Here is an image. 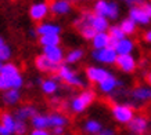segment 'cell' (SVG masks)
<instances>
[{"label": "cell", "mask_w": 151, "mask_h": 135, "mask_svg": "<svg viewBox=\"0 0 151 135\" xmlns=\"http://www.w3.org/2000/svg\"><path fill=\"white\" fill-rule=\"evenodd\" d=\"M0 75L4 76L10 88H21L24 86V79L21 76V73H19L18 68L15 66L14 63H3Z\"/></svg>", "instance_id": "6da1fadb"}, {"label": "cell", "mask_w": 151, "mask_h": 135, "mask_svg": "<svg viewBox=\"0 0 151 135\" xmlns=\"http://www.w3.org/2000/svg\"><path fill=\"white\" fill-rule=\"evenodd\" d=\"M94 98H96L94 91H92V90L82 91L81 94H78L76 97H73V99L71 101V110H72L73 113L85 112V110L93 104Z\"/></svg>", "instance_id": "7a4b0ae2"}, {"label": "cell", "mask_w": 151, "mask_h": 135, "mask_svg": "<svg viewBox=\"0 0 151 135\" xmlns=\"http://www.w3.org/2000/svg\"><path fill=\"white\" fill-rule=\"evenodd\" d=\"M57 76L60 80L64 81L69 87H78V88L85 87V81L82 80V77L67 65H60L58 70H57Z\"/></svg>", "instance_id": "3957f363"}, {"label": "cell", "mask_w": 151, "mask_h": 135, "mask_svg": "<svg viewBox=\"0 0 151 135\" xmlns=\"http://www.w3.org/2000/svg\"><path fill=\"white\" fill-rule=\"evenodd\" d=\"M94 13L100 14L108 19H116L119 17V7L114 1L97 0L96 4H94Z\"/></svg>", "instance_id": "277c9868"}, {"label": "cell", "mask_w": 151, "mask_h": 135, "mask_svg": "<svg viewBox=\"0 0 151 135\" xmlns=\"http://www.w3.org/2000/svg\"><path fill=\"white\" fill-rule=\"evenodd\" d=\"M111 112H112L114 119L121 124H129L134 117L133 108L126 104H115L111 109Z\"/></svg>", "instance_id": "5b68a950"}, {"label": "cell", "mask_w": 151, "mask_h": 135, "mask_svg": "<svg viewBox=\"0 0 151 135\" xmlns=\"http://www.w3.org/2000/svg\"><path fill=\"white\" fill-rule=\"evenodd\" d=\"M93 58L96 59L97 62L104 63V65H112L116 62L118 58V53L112 45L104 47V48H97L93 51Z\"/></svg>", "instance_id": "8992f818"}, {"label": "cell", "mask_w": 151, "mask_h": 135, "mask_svg": "<svg viewBox=\"0 0 151 135\" xmlns=\"http://www.w3.org/2000/svg\"><path fill=\"white\" fill-rule=\"evenodd\" d=\"M129 17L137 23V25H147L151 21V15L146 11V9L143 6H132L129 10Z\"/></svg>", "instance_id": "52a82bcc"}, {"label": "cell", "mask_w": 151, "mask_h": 135, "mask_svg": "<svg viewBox=\"0 0 151 135\" xmlns=\"http://www.w3.org/2000/svg\"><path fill=\"white\" fill-rule=\"evenodd\" d=\"M50 13V4H47L45 1H40V3H35V4L31 6L29 9V17L35 21V22H40L46 18Z\"/></svg>", "instance_id": "ba28073f"}, {"label": "cell", "mask_w": 151, "mask_h": 135, "mask_svg": "<svg viewBox=\"0 0 151 135\" xmlns=\"http://www.w3.org/2000/svg\"><path fill=\"white\" fill-rule=\"evenodd\" d=\"M115 65L125 73H132L136 68H137V62L132 54H121L116 58Z\"/></svg>", "instance_id": "9c48e42d"}, {"label": "cell", "mask_w": 151, "mask_h": 135, "mask_svg": "<svg viewBox=\"0 0 151 135\" xmlns=\"http://www.w3.org/2000/svg\"><path fill=\"white\" fill-rule=\"evenodd\" d=\"M130 97L136 104H146L151 101V86H139L133 88Z\"/></svg>", "instance_id": "30bf717a"}, {"label": "cell", "mask_w": 151, "mask_h": 135, "mask_svg": "<svg viewBox=\"0 0 151 135\" xmlns=\"http://www.w3.org/2000/svg\"><path fill=\"white\" fill-rule=\"evenodd\" d=\"M35 65H36L37 70H40V72H45V73H53V72H57L58 70V68L61 63H54L53 61H50V59L47 58L45 54L39 55V57H36V59H35Z\"/></svg>", "instance_id": "8fae6325"}, {"label": "cell", "mask_w": 151, "mask_h": 135, "mask_svg": "<svg viewBox=\"0 0 151 135\" xmlns=\"http://www.w3.org/2000/svg\"><path fill=\"white\" fill-rule=\"evenodd\" d=\"M108 75H110V72H108L107 69H104V68L89 66L86 69V79L90 81V83H94V84L101 83Z\"/></svg>", "instance_id": "7c38bea8"}, {"label": "cell", "mask_w": 151, "mask_h": 135, "mask_svg": "<svg viewBox=\"0 0 151 135\" xmlns=\"http://www.w3.org/2000/svg\"><path fill=\"white\" fill-rule=\"evenodd\" d=\"M128 126H129V130L132 131L133 134L143 135L148 130V120L144 116H134Z\"/></svg>", "instance_id": "4fadbf2b"}, {"label": "cell", "mask_w": 151, "mask_h": 135, "mask_svg": "<svg viewBox=\"0 0 151 135\" xmlns=\"http://www.w3.org/2000/svg\"><path fill=\"white\" fill-rule=\"evenodd\" d=\"M43 54L46 55L50 61H53L54 63H58V65L63 62V59H65L64 51L60 45H46V47H43Z\"/></svg>", "instance_id": "5bb4252c"}, {"label": "cell", "mask_w": 151, "mask_h": 135, "mask_svg": "<svg viewBox=\"0 0 151 135\" xmlns=\"http://www.w3.org/2000/svg\"><path fill=\"white\" fill-rule=\"evenodd\" d=\"M118 86H121V81H119L114 75H111V73L105 77L101 83H99V88H100V91L101 92H104V94H110V92H112Z\"/></svg>", "instance_id": "9a60e30c"}, {"label": "cell", "mask_w": 151, "mask_h": 135, "mask_svg": "<svg viewBox=\"0 0 151 135\" xmlns=\"http://www.w3.org/2000/svg\"><path fill=\"white\" fill-rule=\"evenodd\" d=\"M50 11L54 15H65L71 11V3L68 0H53L50 3Z\"/></svg>", "instance_id": "2e32d148"}, {"label": "cell", "mask_w": 151, "mask_h": 135, "mask_svg": "<svg viewBox=\"0 0 151 135\" xmlns=\"http://www.w3.org/2000/svg\"><path fill=\"white\" fill-rule=\"evenodd\" d=\"M114 48L116 50V53L118 55L121 54H132L133 50H134V41L132 39H128V37L125 36L124 39H121L115 43Z\"/></svg>", "instance_id": "e0dca14e"}, {"label": "cell", "mask_w": 151, "mask_h": 135, "mask_svg": "<svg viewBox=\"0 0 151 135\" xmlns=\"http://www.w3.org/2000/svg\"><path fill=\"white\" fill-rule=\"evenodd\" d=\"M92 44L94 47V50L97 48H104V47H108L111 45V36L110 33L105 32H97L96 36L92 39Z\"/></svg>", "instance_id": "ac0fdd59"}, {"label": "cell", "mask_w": 151, "mask_h": 135, "mask_svg": "<svg viewBox=\"0 0 151 135\" xmlns=\"http://www.w3.org/2000/svg\"><path fill=\"white\" fill-rule=\"evenodd\" d=\"M75 25H76V28L79 29V32H81V35H82V37H85L86 40H92L93 37L96 36L97 31L94 29V28L90 25V23L87 22H81V21H75Z\"/></svg>", "instance_id": "d6986e66"}, {"label": "cell", "mask_w": 151, "mask_h": 135, "mask_svg": "<svg viewBox=\"0 0 151 135\" xmlns=\"http://www.w3.org/2000/svg\"><path fill=\"white\" fill-rule=\"evenodd\" d=\"M36 32L39 36H43V35H60L61 28L53 22H43L36 28Z\"/></svg>", "instance_id": "ffe728a7"}, {"label": "cell", "mask_w": 151, "mask_h": 135, "mask_svg": "<svg viewBox=\"0 0 151 135\" xmlns=\"http://www.w3.org/2000/svg\"><path fill=\"white\" fill-rule=\"evenodd\" d=\"M36 108L32 105H24L15 112V119L18 120H28V119H32L36 114Z\"/></svg>", "instance_id": "44dd1931"}, {"label": "cell", "mask_w": 151, "mask_h": 135, "mask_svg": "<svg viewBox=\"0 0 151 135\" xmlns=\"http://www.w3.org/2000/svg\"><path fill=\"white\" fill-rule=\"evenodd\" d=\"M19 99H21L19 88H9V90H6L4 94H3V102H4L6 105L18 104Z\"/></svg>", "instance_id": "7402d4cb"}, {"label": "cell", "mask_w": 151, "mask_h": 135, "mask_svg": "<svg viewBox=\"0 0 151 135\" xmlns=\"http://www.w3.org/2000/svg\"><path fill=\"white\" fill-rule=\"evenodd\" d=\"M31 123H32L33 128H50V119L49 116H45V114H35V116L31 119Z\"/></svg>", "instance_id": "603a6c76"}, {"label": "cell", "mask_w": 151, "mask_h": 135, "mask_svg": "<svg viewBox=\"0 0 151 135\" xmlns=\"http://www.w3.org/2000/svg\"><path fill=\"white\" fill-rule=\"evenodd\" d=\"M42 86V91L47 95H53L58 91V83L55 79H47V80H43L40 83Z\"/></svg>", "instance_id": "cb8c5ba5"}, {"label": "cell", "mask_w": 151, "mask_h": 135, "mask_svg": "<svg viewBox=\"0 0 151 135\" xmlns=\"http://www.w3.org/2000/svg\"><path fill=\"white\" fill-rule=\"evenodd\" d=\"M39 43L43 47H46V45H60L61 37H60V35H43V36H39Z\"/></svg>", "instance_id": "d4e9b609"}, {"label": "cell", "mask_w": 151, "mask_h": 135, "mask_svg": "<svg viewBox=\"0 0 151 135\" xmlns=\"http://www.w3.org/2000/svg\"><path fill=\"white\" fill-rule=\"evenodd\" d=\"M108 33H110V36H111V45H112V47H114L115 43L118 40H121V39H124V37L126 36L125 32L122 31V28L116 26V25L108 28Z\"/></svg>", "instance_id": "484cf974"}, {"label": "cell", "mask_w": 151, "mask_h": 135, "mask_svg": "<svg viewBox=\"0 0 151 135\" xmlns=\"http://www.w3.org/2000/svg\"><path fill=\"white\" fill-rule=\"evenodd\" d=\"M15 122H17L15 116L10 114V113H3V114H0V124L4 126L6 128H9L13 134H14V128H15Z\"/></svg>", "instance_id": "4316f807"}, {"label": "cell", "mask_w": 151, "mask_h": 135, "mask_svg": "<svg viewBox=\"0 0 151 135\" xmlns=\"http://www.w3.org/2000/svg\"><path fill=\"white\" fill-rule=\"evenodd\" d=\"M82 58H83V50L73 48V50H71V51H69L68 54L65 55V62L69 63V65H73V63L79 62Z\"/></svg>", "instance_id": "83f0119b"}, {"label": "cell", "mask_w": 151, "mask_h": 135, "mask_svg": "<svg viewBox=\"0 0 151 135\" xmlns=\"http://www.w3.org/2000/svg\"><path fill=\"white\" fill-rule=\"evenodd\" d=\"M119 26L122 28V31L125 32V35H133L134 32H136V26H137V23L134 22L130 17L129 18H125Z\"/></svg>", "instance_id": "f1b7e54d"}, {"label": "cell", "mask_w": 151, "mask_h": 135, "mask_svg": "<svg viewBox=\"0 0 151 135\" xmlns=\"http://www.w3.org/2000/svg\"><path fill=\"white\" fill-rule=\"evenodd\" d=\"M85 131H86L87 134H97V132H100L103 128H101V123L99 122V120H87L86 123H85Z\"/></svg>", "instance_id": "f546056e"}, {"label": "cell", "mask_w": 151, "mask_h": 135, "mask_svg": "<svg viewBox=\"0 0 151 135\" xmlns=\"http://www.w3.org/2000/svg\"><path fill=\"white\" fill-rule=\"evenodd\" d=\"M50 119V124L51 127H57V126H63L65 127L68 124V119L64 116V114H58V113H53L49 116Z\"/></svg>", "instance_id": "4dcf8cb0"}, {"label": "cell", "mask_w": 151, "mask_h": 135, "mask_svg": "<svg viewBox=\"0 0 151 135\" xmlns=\"http://www.w3.org/2000/svg\"><path fill=\"white\" fill-rule=\"evenodd\" d=\"M28 131V126L25 120H18L15 122V128H14V134L15 135H25Z\"/></svg>", "instance_id": "1f68e13d"}, {"label": "cell", "mask_w": 151, "mask_h": 135, "mask_svg": "<svg viewBox=\"0 0 151 135\" xmlns=\"http://www.w3.org/2000/svg\"><path fill=\"white\" fill-rule=\"evenodd\" d=\"M10 57H11V50H10V47L7 44L1 45V47H0V59L4 62V61H9Z\"/></svg>", "instance_id": "d6a6232c"}, {"label": "cell", "mask_w": 151, "mask_h": 135, "mask_svg": "<svg viewBox=\"0 0 151 135\" xmlns=\"http://www.w3.org/2000/svg\"><path fill=\"white\" fill-rule=\"evenodd\" d=\"M10 86H9V83H7V80L4 79V76H1L0 75V91H6V90H9Z\"/></svg>", "instance_id": "836d02e7"}, {"label": "cell", "mask_w": 151, "mask_h": 135, "mask_svg": "<svg viewBox=\"0 0 151 135\" xmlns=\"http://www.w3.org/2000/svg\"><path fill=\"white\" fill-rule=\"evenodd\" d=\"M31 135H50V132H49L46 128H35V130L31 132Z\"/></svg>", "instance_id": "e575fe53"}, {"label": "cell", "mask_w": 151, "mask_h": 135, "mask_svg": "<svg viewBox=\"0 0 151 135\" xmlns=\"http://www.w3.org/2000/svg\"><path fill=\"white\" fill-rule=\"evenodd\" d=\"M53 135H64V127L63 126H57L53 127V131H51Z\"/></svg>", "instance_id": "d590c367"}, {"label": "cell", "mask_w": 151, "mask_h": 135, "mask_svg": "<svg viewBox=\"0 0 151 135\" xmlns=\"http://www.w3.org/2000/svg\"><path fill=\"white\" fill-rule=\"evenodd\" d=\"M0 135H13V132H11L9 128H6L4 126L0 124Z\"/></svg>", "instance_id": "8d00e7d4"}, {"label": "cell", "mask_w": 151, "mask_h": 135, "mask_svg": "<svg viewBox=\"0 0 151 135\" xmlns=\"http://www.w3.org/2000/svg\"><path fill=\"white\" fill-rule=\"evenodd\" d=\"M94 135H114V131L112 130H101L100 132H97Z\"/></svg>", "instance_id": "74e56055"}, {"label": "cell", "mask_w": 151, "mask_h": 135, "mask_svg": "<svg viewBox=\"0 0 151 135\" xmlns=\"http://www.w3.org/2000/svg\"><path fill=\"white\" fill-rule=\"evenodd\" d=\"M121 1H124L125 4H128V6H130V7H132V6H136V4H137L139 0H121Z\"/></svg>", "instance_id": "f35d334b"}, {"label": "cell", "mask_w": 151, "mask_h": 135, "mask_svg": "<svg viewBox=\"0 0 151 135\" xmlns=\"http://www.w3.org/2000/svg\"><path fill=\"white\" fill-rule=\"evenodd\" d=\"M144 40H146L147 43H151V31H147L146 33H144Z\"/></svg>", "instance_id": "ab89813d"}, {"label": "cell", "mask_w": 151, "mask_h": 135, "mask_svg": "<svg viewBox=\"0 0 151 135\" xmlns=\"http://www.w3.org/2000/svg\"><path fill=\"white\" fill-rule=\"evenodd\" d=\"M146 80H147V83H148V86H151V72L147 75V79H146Z\"/></svg>", "instance_id": "60d3db41"}, {"label": "cell", "mask_w": 151, "mask_h": 135, "mask_svg": "<svg viewBox=\"0 0 151 135\" xmlns=\"http://www.w3.org/2000/svg\"><path fill=\"white\" fill-rule=\"evenodd\" d=\"M29 35H31V37H35V36H36V35H37V32H36V29H35V31H33V29H32V31L29 32Z\"/></svg>", "instance_id": "b9f144b4"}, {"label": "cell", "mask_w": 151, "mask_h": 135, "mask_svg": "<svg viewBox=\"0 0 151 135\" xmlns=\"http://www.w3.org/2000/svg\"><path fill=\"white\" fill-rule=\"evenodd\" d=\"M4 44H6L4 39H3V37H0V47H1V45H4Z\"/></svg>", "instance_id": "7bdbcfd3"}, {"label": "cell", "mask_w": 151, "mask_h": 135, "mask_svg": "<svg viewBox=\"0 0 151 135\" xmlns=\"http://www.w3.org/2000/svg\"><path fill=\"white\" fill-rule=\"evenodd\" d=\"M1 68H3V61L0 59V72H1Z\"/></svg>", "instance_id": "ee69618b"}]
</instances>
